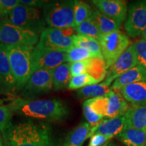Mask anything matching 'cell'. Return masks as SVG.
Here are the masks:
<instances>
[{"label": "cell", "mask_w": 146, "mask_h": 146, "mask_svg": "<svg viewBox=\"0 0 146 146\" xmlns=\"http://www.w3.org/2000/svg\"><path fill=\"white\" fill-rule=\"evenodd\" d=\"M112 137L102 135H94L91 137L88 146H102L110 140Z\"/></svg>", "instance_id": "obj_36"}, {"label": "cell", "mask_w": 146, "mask_h": 146, "mask_svg": "<svg viewBox=\"0 0 146 146\" xmlns=\"http://www.w3.org/2000/svg\"><path fill=\"white\" fill-rule=\"evenodd\" d=\"M0 146H3V139L1 132H0Z\"/></svg>", "instance_id": "obj_39"}, {"label": "cell", "mask_w": 146, "mask_h": 146, "mask_svg": "<svg viewBox=\"0 0 146 146\" xmlns=\"http://www.w3.org/2000/svg\"><path fill=\"white\" fill-rule=\"evenodd\" d=\"M52 75L53 89L54 91L68 89L72 75L70 72V63H63L51 70Z\"/></svg>", "instance_id": "obj_22"}, {"label": "cell", "mask_w": 146, "mask_h": 146, "mask_svg": "<svg viewBox=\"0 0 146 146\" xmlns=\"http://www.w3.org/2000/svg\"><path fill=\"white\" fill-rule=\"evenodd\" d=\"M74 35H75L74 27L64 29L47 27L40 35L36 46L66 52L74 47Z\"/></svg>", "instance_id": "obj_7"}, {"label": "cell", "mask_w": 146, "mask_h": 146, "mask_svg": "<svg viewBox=\"0 0 146 146\" xmlns=\"http://www.w3.org/2000/svg\"><path fill=\"white\" fill-rule=\"evenodd\" d=\"M9 138L12 146H56L50 126L31 120L12 124Z\"/></svg>", "instance_id": "obj_2"}, {"label": "cell", "mask_w": 146, "mask_h": 146, "mask_svg": "<svg viewBox=\"0 0 146 146\" xmlns=\"http://www.w3.org/2000/svg\"><path fill=\"white\" fill-rule=\"evenodd\" d=\"M13 116V112L7 106H0V132L8 127L12 123L11 120Z\"/></svg>", "instance_id": "obj_34"}, {"label": "cell", "mask_w": 146, "mask_h": 146, "mask_svg": "<svg viewBox=\"0 0 146 146\" xmlns=\"http://www.w3.org/2000/svg\"><path fill=\"white\" fill-rule=\"evenodd\" d=\"M125 129L132 128L146 132V105L132 106L125 114Z\"/></svg>", "instance_id": "obj_19"}, {"label": "cell", "mask_w": 146, "mask_h": 146, "mask_svg": "<svg viewBox=\"0 0 146 146\" xmlns=\"http://www.w3.org/2000/svg\"><path fill=\"white\" fill-rule=\"evenodd\" d=\"M93 10L90 5L82 1H74V28L86 21L92 14Z\"/></svg>", "instance_id": "obj_28"}, {"label": "cell", "mask_w": 146, "mask_h": 146, "mask_svg": "<svg viewBox=\"0 0 146 146\" xmlns=\"http://www.w3.org/2000/svg\"><path fill=\"white\" fill-rule=\"evenodd\" d=\"M108 108L106 118L123 116L129 109V104L118 90H112L107 95Z\"/></svg>", "instance_id": "obj_17"}, {"label": "cell", "mask_w": 146, "mask_h": 146, "mask_svg": "<svg viewBox=\"0 0 146 146\" xmlns=\"http://www.w3.org/2000/svg\"><path fill=\"white\" fill-rule=\"evenodd\" d=\"M108 145V143H106V144H104V145H102V146H107Z\"/></svg>", "instance_id": "obj_43"}, {"label": "cell", "mask_w": 146, "mask_h": 146, "mask_svg": "<svg viewBox=\"0 0 146 146\" xmlns=\"http://www.w3.org/2000/svg\"><path fill=\"white\" fill-rule=\"evenodd\" d=\"M53 89L52 71L39 70L35 72L21 91V98L34 100L35 98L48 94Z\"/></svg>", "instance_id": "obj_9"}, {"label": "cell", "mask_w": 146, "mask_h": 146, "mask_svg": "<svg viewBox=\"0 0 146 146\" xmlns=\"http://www.w3.org/2000/svg\"><path fill=\"white\" fill-rule=\"evenodd\" d=\"M111 91L110 85L105 81L100 84L89 85L76 91V96L80 99H92L107 95Z\"/></svg>", "instance_id": "obj_25"}, {"label": "cell", "mask_w": 146, "mask_h": 146, "mask_svg": "<svg viewBox=\"0 0 146 146\" xmlns=\"http://www.w3.org/2000/svg\"><path fill=\"white\" fill-rule=\"evenodd\" d=\"M141 36H142V39L146 40V28H145V30L143 31V33L141 34Z\"/></svg>", "instance_id": "obj_40"}, {"label": "cell", "mask_w": 146, "mask_h": 146, "mask_svg": "<svg viewBox=\"0 0 146 146\" xmlns=\"http://www.w3.org/2000/svg\"><path fill=\"white\" fill-rule=\"evenodd\" d=\"M91 17L98 26L102 35L120 31L121 28V24L104 16L98 10H93Z\"/></svg>", "instance_id": "obj_24"}, {"label": "cell", "mask_w": 146, "mask_h": 146, "mask_svg": "<svg viewBox=\"0 0 146 146\" xmlns=\"http://www.w3.org/2000/svg\"><path fill=\"white\" fill-rule=\"evenodd\" d=\"M39 35L12 25L4 19L0 21V43L5 45H20L35 47Z\"/></svg>", "instance_id": "obj_8"}, {"label": "cell", "mask_w": 146, "mask_h": 146, "mask_svg": "<svg viewBox=\"0 0 146 146\" xmlns=\"http://www.w3.org/2000/svg\"><path fill=\"white\" fill-rule=\"evenodd\" d=\"M83 111L84 116H85L87 122H88L89 125H91L92 127L96 126L104 119L103 116H100V115H98L97 113H96L94 110H93L88 100H85V101L83 102Z\"/></svg>", "instance_id": "obj_32"}, {"label": "cell", "mask_w": 146, "mask_h": 146, "mask_svg": "<svg viewBox=\"0 0 146 146\" xmlns=\"http://www.w3.org/2000/svg\"><path fill=\"white\" fill-rule=\"evenodd\" d=\"M125 115L116 118H105L99 124L92 127L91 137L94 135H102L113 137L117 136L125 129Z\"/></svg>", "instance_id": "obj_16"}, {"label": "cell", "mask_w": 146, "mask_h": 146, "mask_svg": "<svg viewBox=\"0 0 146 146\" xmlns=\"http://www.w3.org/2000/svg\"><path fill=\"white\" fill-rule=\"evenodd\" d=\"M107 146H118V145H117L116 144H115L114 143H109Z\"/></svg>", "instance_id": "obj_41"}, {"label": "cell", "mask_w": 146, "mask_h": 146, "mask_svg": "<svg viewBox=\"0 0 146 146\" xmlns=\"http://www.w3.org/2000/svg\"><path fill=\"white\" fill-rule=\"evenodd\" d=\"M3 19L12 25L40 35L46 23L37 9L20 3Z\"/></svg>", "instance_id": "obj_4"}, {"label": "cell", "mask_w": 146, "mask_h": 146, "mask_svg": "<svg viewBox=\"0 0 146 146\" xmlns=\"http://www.w3.org/2000/svg\"><path fill=\"white\" fill-rule=\"evenodd\" d=\"M8 106L13 113L47 121H62L69 114L68 106L58 99L13 98Z\"/></svg>", "instance_id": "obj_1"}, {"label": "cell", "mask_w": 146, "mask_h": 146, "mask_svg": "<svg viewBox=\"0 0 146 146\" xmlns=\"http://www.w3.org/2000/svg\"><path fill=\"white\" fill-rule=\"evenodd\" d=\"M102 54L108 69L130 46V40L120 31L102 35L98 39Z\"/></svg>", "instance_id": "obj_6"}, {"label": "cell", "mask_w": 146, "mask_h": 146, "mask_svg": "<svg viewBox=\"0 0 146 146\" xmlns=\"http://www.w3.org/2000/svg\"><path fill=\"white\" fill-rule=\"evenodd\" d=\"M20 3V0H0V15L5 18Z\"/></svg>", "instance_id": "obj_35"}, {"label": "cell", "mask_w": 146, "mask_h": 146, "mask_svg": "<svg viewBox=\"0 0 146 146\" xmlns=\"http://www.w3.org/2000/svg\"><path fill=\"white\" fill-rule=\"evenodd\" d=\"M3 104V100H1V99H0V106H1Z\"/></svg>", "instance_id": "obj_42"}, {"label": "cell", "mask_w": 146, "mask_h": 146, "mask_svg": "<svg viewBox=\"0 0 146 146\" xmlns=\"http://www.w3.org/2000/svg\"><path fill=\"white\" fill-rule=\"evenodd\" d=\"M92 127L88 123L80 124L68 133L62 146H82L87 139L91 138Z\"/></svg>", "instance_id": "obj_21"}, {"label": "cell", "mask_w": 146, "mask_h": 146, "mask_svg": "<svg viewBox=\"0 0 146 146\" xmlns=\"http://www.w3.org/2000/svg\"><path fill=\"white\" fill-rule=\"evenodd\" d=\"M74 29H75L76 35H78L89 36V37L94 38L98 40L102 35L98 26L91 16L88 19L82 23L81 25L75 27Z\"/></svg>", "instance_id": "obj_27"}, {"label": "cell", "mask_w": 146, "mask_h": 146, "mask_svg": "<svg viewBox=\"0 0 146 146\" xmlns=\"http://www.w3.org/2000/svg\"><path fill=\"white\" fill-rule=\"evenodd\" d=\"M146 81V70L140 66L135 67L124 73L113 82L111 86L112 90H120L123 87L131 84Z\"/></svg>", "instance_id": "obj_20"}, {"label": "cell", "mask_w": 146, "mask_h": 146, "mask_svg": "<svg viewBox=\"0 0 146 146\" xmlns=\"http://www.w3.org/2000/svg\"><path fill=\"white\" fill-rule=\"evenodd\" d=\"M1 20H2V18H1V15H0V21H1Z\"/></svg>", "instance_id": "obj_44"}, {"label": "cell", "mask_w": 146, "mask_h": 146, "mask_svg": "<svg viewBox=\"0 0 146 146\" xmlns=\"http://www.w3.org/2000/svg\"><path fill=\"white\" fill-rule=\"evenodd\" d=\"M92 3L102 14L122 24L127 17V3L121 0H94Z\"/></svg>", "instance_id": "obj_15"}, {"label": "cell", "mask_w": 146, "mask_h": 146, "mask_svg": "<svg viewBox=\"0 0 146 146\" xmlns=\"http://www.w3.org/2000/svg\"><path fill=\"white\" fill-rule=\"evenodd\" d=\"M48 2L47 1H41V0H20V3L24 5H29L33 8H41L44 7L46 3Z\"/></svg>", "instance_id": "obj_37"}, {"label": "cell", "mask_w": 146, "mask_h": 146, "mask_svg": "<svg viewBox=\"0 0 146 146\" xmlns=\"http://www.w3.org/2000/svg\"><path fill=\"white\" fill-rule=\"evenodd\" d=\"M116 137L126 146H146V132L138 129H125Z\"/></svg>", "instance_id": "obj_23"}, {"label": "cell", "mask_w": 146, "mask_h": 146, "mask_svg": "<svg viewBox=\"0 0 146 146\" xmlns=\"http://www.w3.org/2000/svg\"><path fill=\"white\" fill-rule=\"evenodd\" d=\"M91 108L95 112L100 116L106 117L107 108H108V98L106 96H104L98 98L89 99Z\"/></svg>", "instance_id": "obj_31"}, {"label": "cell", "mask_w": 146, "mask_h": 146, "mask_svg": "<svg viewBox=\"0 0 146 146\" xmlns=\"http://www.w3.org/2000/svg\"><path fill=\"white\" fill-rule=\"evenodd\" d=\"M70 72L72 77L86 73L100 82L106 76L107 68L103 58L94 57L70 63Z\"/></svg>", "instance_id": "obj_12"}, {"label": "cell", "mask_w": 146, "mask_h": 146, "mask_svg": "<svg viewBox=\"0 0 146 146\" xmlns=\"http://www.w3.org/2000/svg\"><path fill=\"white\" fill-rule=\"evenodd\" d=\"M73 41H74V47L85 49L93 54L97 55L98 57L103 58L101 47H100V43L98 39L87 36L75 35L73 36Z\"/></svg>", "instance_id": "obj_26"}, {"label": "cell", "mask_w": 146, "mask_h": 146, "mask_svg": "<svg viewBox=\"0 0 146 146\" xmlns=\"http://www.w3.org/2000/svg\"><path fill=\"white\" fill-rule=\"evenodd\" d=\"M134 43L137 65L146 70V40L141 39Z\"/></svg>", "instance_id": "obj_33"}, {"label": "cell", "mask_w": 146, "mask_h": 146, "mask_svg": "<svg viewBox=\"0 0 146 146\" xmlns=\"http://www.w3.org/2000/svg\"><path fill=\"white\" fill-rule=\"evenodd\" d=\"M118 91L132 106L146 105V81L127 85Z\"/></svg>", "instance_id": "obj_18"}, {"label": "cell", "mask_w": 146, "mask_h": 146, "mask_svg": "<svg viewBox=\"0 0 146 146\" xmlns=\"http://www.w3.org/2000/svg\"><path fill=\"white\" fill-rule=\"evenodd\" d=\"M137 65L135 43H133L127 49L120 58L108 69H107L105 82L110 85L124 73Z\"/></svg>", "instance_id": "obj_13"}, {"label": "cell", "mask_w": 146, "mask_h": 146, "mask_svg": "<svg viewBox=\"0 0 146 146\" xmlns=\"http://www.w3.org/2000/svg\"><path fill=\"white\" fill-rule=\"evenodd\" d=\"M66 62L68 63L76 62L83 61L91 58L98 57L97 55L93 54L89 50L74 46L66 52Z\"/></svg>", "instance_id": "obj_29"}, {"label": "cell", "mask_w": 146, "mask_h": 146, "mask_svg": "<svg viewBox=\"0 0 146 146\" xmlns=\"http://www.w3.org/2000/svg\"><path fill=\"white\" fill-rule=\"evenodd\" d=\"M99 82V81L92 77L89 74L85 73V74H79V75L72 77L70 83L69 84L68 89L70 90L80 89L89 85H95Z\"/></svg>", "instance_id": "obj_30"}, {"label": "cell", "mask_w": 146, "mask_h": 146, "mask_svg": "<svg viewBox=\"0 0 146 146\" xmlns=\"http://www.w3.org/2000/svg\"><path fill=\"white\" fill-rule=\"evenodd\" d=\"M18 92L21 91L33 74L32 53L34 47L5 45Z\"/></svg>", "instance_id": "obj_3"}, {"label": "cell", "mask_w": 146, "mask_h": 146, "mask_svg": "<svg viewBox=\"0 0 146 146\" xmlns=\"http://www.w3.org/2000/svg\"><path fill=\"white\" fill-rule=\"evenodd\" d=\"M18 92L5 45L0 43V94L14 96Z\"/></svg>", "instance_id": "obj_14"}, {"label": "cell", "mask_w": 146, "mask_h": 146, "mask_svg": "<svg viewBox=\"0 0 146 146\" xmlns=\"http://www.w3.org/2000/svg\"><path fill=\"white\" fill-rule=\"evenodd\" d=\"M74 1L47 2L43 7V19L49 27L64 29L74 27Z\"/></svg>", "instance_id": "obj_5"}, {"label": "cell", "mask_w": 146, "mask_h": 146, "mask_svg": "<svg viewBox=\"0 0 146 146\" xmlns=\"http://www.w3.org/2000/svg\"><path fill=\"white\" fill-rule=\"evenodd\" d=\"M11 125H12V124L1 132L3 139V146H12L10 142V138H9V129H10Z\"/></svg>", "instance_id": "obj_38"}, {"label": "cell", "mask_w": 146, "mask_h": 146, "mask_svg": "<svg viewBox=\"0 0 146 146\" xmlns=\"http://www.w3.org/2000/svg\"><path fill=\"white\" fill-rule=\"evenodd\" d=\"M124 27L127 36L136 38L141 35L146 28V1L131 3Z\"/></svg>", "instance_id": "obj_11"}, {"label": "cell", "mask_w": 146, "mask_h": 146, "mask_svg": "<svg viewBox=\"0 0 146 146\" xmlns=\"http://www.w3.org/2000/svg\"><path fill=\"white\" fill-rule=\"evenodd\" d=\"M64 52L51 50L38 46L34 47L32 53V66L33 73L36 70H52L64 62H66Z\"/></svg>", "instance_id": "obj_10"}]
</instances>
